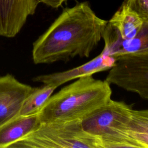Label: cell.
<instances>
[{"mask_svg": "<svg viewBox=\"0 0 148 148\" xmlns=\"http://www.w3.org/2000/svg\"><path fill=\"white\" fill-rule=\"evenodd\" d=\"M108 21L98 17L88 2L64 9L32 45L34 64L67 62L88 57L98 46Z\"/></svg>", "mask_w": 148, "mask_h": 148, "instance_id": "1", "label": "cell"}, {"mask_svg": "<svg viewBox=\"0 0 148 148\" xmlns=\"http://www.w3.org/2000/svg\"><path fill=\"white\" fill-rule=\"evenodd\" d=\"M112 93L105 80L83 76L51 95L38 115L41 123L81 120L108 102Z\"/></svg>", "mask_w": 148, "mask_h": 148, "instance_id": "2", "label": "cell"}, {"mask_svg": "<svg viewBox=\"0 0 148 148\" xmlns=\"http://www.w3.org/2000/svg\"><path fill=\"white\" fill-rule=\"evenodd\" d=\"M132 111L131 105L110 99L82 119L81 125L84 131L98 139L101 148H136L127 134Z\"/></svg>", "mask_w": 148, "mask_h": 148, "instance_id": "3", "label": "cell"}, {"mask_svg": "<svg viewBox=\"0 0 148 148\" xmlns=\"http://www.w3.org/2000/svg\"><path fill=\"white\" fill-rule=\"evenodd\" d=\"M101 148L95 136L83 129L80 120L42 123L35 131L8 148Z\"/></svg>", "mask_w": 148, "mask_h": 148, "instance_id": "4", "label": "cell"}, {"mask_svg": "<svg viewBox=\"0 0 148 148\" xmlns=\"http://www.w3.org/2000/svg\"><path fill=\"white\" fill-rule=\"evenodd\" d=\"M105 81L148 99V50L114 57Z\"/></svg>", "mask_w": 148, "mask_h": 148, "instance_id": "5", "label": "cell"}, {"mask_svg": "<svg viewBox=\"0 0 148 148\" xmlns=\"http://www.w3.org/2000/svg\"><path fill=\"white\" fill-rule=\"evenodd\" d=\"M34 88L11 74L0 77V127L18 115L24 100Z\"/></svg>", "mask_w": 148, "mask_h": 148, "instance_id": "6", "label": "cell"}, {"mask_svg": "<svg viewBox=\"0 0 148 148\" xmlns=\"http://www.w3.org/2000/svg\"><path fill=\"white\" fill-rule=\"evenodd\" d=\"M38 5L36 0H0V36L14 37Z\"/></svg>", "mask_w": 148, "mask_h": 148, "instance_id": "7", "label": "cell"}, {"mask_svg": "<svg viewBox=\"0 0 148 148\" xmlns=\"http://www.w3.org/2000/svg\"><path fill=\"white\" fill-rule=\"evenodd\" d=\"M114 62L115 58L113 57L102 50L98 56L83 65L64 71L40 75L33 77L32 80L57 88L72 80L108 70Z\"/></svg>", "mask_w": 148, "mask_h": 148, "instance_id": "8", "label": "cell"}, {"mask_svg": "<svg viewBox=\"0 0 148 148\" xmlns=\"http://www.w3.org/2000/svg\"><path fill=\"white\" fill-rule=\"evenodd\" d=\"M104 40L103 50L113 57L148 50V23L134 38L122 39L108 23L102 34Z\"/></svg>", "mask_w": 148, "mask_h": 148, "instance_id": "9", "label": "cell"}, {"mask_svg": "<svg viewBox=\"0 0 148 148\" xmlns=\"http://www.w3.org/2000/svg\"><path fill=\"white\" fill-rule=\"evenodd\" d=\"M41 123L38 114L17 116L0 127V148H7L14 142L37 129Z\"/></svg>", "mask_w": 148, "mask_h": 148, "instance_id": "10", "label": "cell"}, {"mask_svg": "<svg viewBox=\"0 0 148 148\" xmlns=\"http://www.w3.org/2000/svg\"><path fill=\"white\" fill-rule=\"evenodd\" d=\"M148 23L146 20L128 6L121 5L119 9L108 21L111 26L123 39L135 38Z\"/></svg>", "mask_w": 148, "mask_h": 148, "instance_id": "11", "label": "cell"}, {"mask_svg": "<svg viewBox=\"0 0 148 148\" xmlns=\"http://www.w3.org/2000/svg\"><path fill=\"white\" fill-rule=\"evenodd\" d=\"M127 134L136 148H148V110H134Z\"/></svg>", "mask_w": 148, "mask_h": 148, "instance_id": "12", "label": "cell"}, {"mask_svg": "<svg viewBox=\"0 0 148 148\" xmlns=\"http://www.w3.org/2000/svg\"><path fill=\"white\" fill-rule=\"evenodd\" d=\"M56 88L49 84L34 87L32 91L24 100L18 115L28 116L38 114Z\"/></svg>", "mask_w": 148, "mask_h": 148, "instance_id": "13", "label": "cell"}, {"mask_svg": "<svg viewBox=\"0 0 148 148\" xmlns=\"http://www.w3.org/2000/svg\"><path fill=\"white\" fill-rule=\"evenodd\" d=\"M124 5L137 13L146 20H148V0H124Z\"/></svg>", "mask_w": 148, "mask_h": 148, "instance_id": "14", "label": "cell"}, {"mask_svg": "<svg viewBox=\"0 0 148 148\" xmlns=\"http://www.w3.org/2000/svg\"><path fill=\"white\" fill-rule=\"evenodd\" d=\"M38 3H43L52 8H58L68 0H36Z\"/></svg>", "mask_w": 148, "mask_h": 148, "instance_id": "15", "label": "cell"}]
</instances>
